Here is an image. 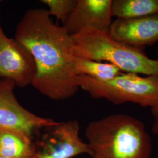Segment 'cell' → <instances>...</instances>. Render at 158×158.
Segmentation results:
<instances>
[{
	"label": "cell",
	"mask_w": 158,
	"mask_h": 158,
	"mask_svg": "<svg viewBox=\"0 0 158 158\" xmlns=\"http://www.w3.org/2000/svg\"><path fill=\"white\" fill-rule=\"evenodd\" d=\"M14 39L33 57L36 73L32 85L36 90L55 101L67 100L77 93L72 36L53 21L48 10L25 12L17 24Z\"/></svg>",
	"instance_id": "1"
},
{
	"label": "cell",
	"mask_w": 158,
	"mask_h": 158,
	"mask_svg": "<svg viewBox=\"0 0 158 158\" xmlns=\"http://www.w3.org/2000/svg\"><path fill=\"white\" fill-rule=\"evenodd\" d=\"M92 158H150L151 136L141 120L114 114L93 121L85 130Z\"/></svg>",
	"instance_id": "2"
},
{
	"label": "cell",
	"mask_w": 158,
	"mask_h": 158,
	"mask_svg": "<svg viewBox=\"0 0 158 158\" xmlns=\"http://www.w3.org/2000/svg\"><path fill=\"white\" fill-rule=\"evenodd\" d=\"M71 36L74 56L110 63L125 73L158 76V60L148 56L144 48L115 39L109 31L87 28Z\"/></svg>",
	"instance_id": "3"
},
{
	"label": "cell",
	"mask_w": 158,
	"mask_h": 158,
	"mask_svg": "<svg viewBox=\"0 0 158 158\" xmlns=\"http://www.w3.org/2000/svg\"><path fill=\"white\" fill-rule=\"evenodd\" d=\"M79 88L91 97L106 99L119 105L130 102L152 108L158 102V76L142 77L133 73H121L113 79L100 80L80 76Z\"/></svg>",
	"instance_id": "4"
},
{
	"label": "cell",
	"mask_w": 158,
	"mask_h": 158,
	"mask_svg": "<svg viewBox=\"0 0 158 158\" xmlns=\"http://www.w3.org/2000/svg\"><path fill=\"white\" fill-rule=\"evenodd\" d=\"M15 87L11 80H0V131L15 132L33 139L36 131L58 124L23 107L14 94Z\"/></svg>",
	"instance_id": "5"
},
{
	"label": "cell",
	"mask_w": 158,
	"mask_h": 158,
	"mask_svg": "<svg viewBox=\"0 0 158 158\" xmlns=\"http://www.w3.org/2000/svg\"><path fill=\"white\" fill-rule=\"evenodd\" d=\"M47 132L35 145V158H72L80 154L90 155L87 143L80 137L77 120L59 122L46 128Z\"/></svg>",
	"instance_id": "6"
},
{
	"label": "cell",
	"mask_w": 158,
	"mask_h": 158,
	"mask_svg": "<svg viewBox=\"0 0 158 158\" xmlns=\"http://www.w3.org/2000/svg\"><path fill=\"white\" fill-rule=\"evenodd\" d=\"M35 73L33 57L27 48L6 35L0 15V78L11 80L15 86L23 88L32 84Z\"/></svg>",
	"instance_id": "7"
},
{
	"label": "cell",
	"mask_w": 158,
	"mask_h": 158,
	"mask_svg": "<svg viewBox=\"0 0 158 158\" xmlns=\"http://www.w3.org/2000/svg\"><path fill=\"white\" fill-rule=\"evenodd\" d=\"M112 2L113 0H77L63 27L70 35L87 28L109 31L113 23Z\"/></svg>",
	"instance_id": "8"
},
{
	"label": "cell",
	"mask_w": 158,
	"mask_h": 158,
	"mask_svg": "<svg viewBox=\"0 0 158 158\" xmlns=\"http://www.w3.org/2000/svg\"><path fill=\"white\" fill-rule=\"evenodd\" d=\"M109 32L115 39L144 48L158 43V12L132 19H116Z\"/></svg>",
	"instance_id": "9"
},
{
	"label": "cell",
	"mask_w": 158,
	"mask_h": 158,
	"mask_svg": "<svg viewBox=\"0 0 158 158\" xmlns=\"http://www.w3.org/2000/svg\"><path fill=\"white\" fill-rule=\"evenodd\" d=\"M0 156L8 158L35 157L33 139L8 131H0Z\"/></svg>",
	"instance_id": "10"
},
{
	"label": "cell",
	"mask_w": 158,
	"mask_h": 158,
	"mask_svg": "<svg viewBox=\"0 0 158 158\" xmlns=\"http://www.w3.org/2000/svg\"><path fill=\"white\" fill-rule=\"evenodd\" d=\"M158 12V0H113L112 14L117 19H132Z\"/></svg>",
	"instance_id": "11"
},
{
	"label": "cell",
	"mask_w": 158,
	"mask_h": 158,
	"mask_svg": "<svg viewBox=\"0 0 158 158\" xmlns=\"http://www.w3.org/2000/svg\"><path fill=\"white\" fill-rule=\"evenodd\" d=\"M74 64L77 76H83L100 80L113 79L122 72L112 64L79 57L74 56Z\"/></svg>",
	"instance_id": "12"
},
{
	"label": "cell",
	"mask_w": 158,
	"mask_h": 158,
	"mask_svg": "<svg viewBox=\"0 0 158 158\" xmlns=\"http://www.w3.org/2000/svg\"><path fill=\"white\" fill-rule=\"evenodd\" d=\"M40 2L48 7V11L51 17H56L64 25L73 11L77 0H41Z\"/></svg>",
	"instance_id": "13"
},
{
	"label": "cell",
	"mask_w": 158,
	"mask_h": 158,
	"mask_svg": "<svg viewBox=\"0 0 158 158\" xmlns=\"http://www.w3.org/2000/svg\"><path fill=\"white\" fill-rule=\"evenodd\" d=\"M152 130L153 132H154L155 134H158V118H155L153 123Z\"/></svg>",
	"instance_id": "14"
},
{
	"label": "cell",
	"mask_w": 158,
	"mask_h": 158,
	"mask_svg": "<svg viewBox=\"0 0 158 158\" xmlns=\"http://www.w3.org/2000/svg\"><path fill=\"white\" fill-rule=\"evenodd\" d=\"M151 113L155 118H158V102L152 108H151Z\"/></svg>",
	"instance_id": "15"
},
{
	"label": "cell",
	"mask_w": 158,
	"mask_h": 158,
	"mask_svg": "<svg viewBox=\"0 0 158 158\" xmlns=\"http://www.w3.org/2000/svg\"><path fill=\"white\" fill-rule=\"evenodd\" d=\"M0 158H6V157H4V156H0Z\"/></svg>",
	"instance_id": "16"
},
{
	"label": "cell",
	"mask_w": 158,
	"mask_h": 158,
	"mask_svg": "<svg viewBox=\"0 0 158 158\" xmlns=\"http://www.w3.org/2000/svg\"></svg>",
	"instance_id": "17"
},
{
	"label": "cell",
	"mask_w": 158,
	"mask_h": 158,
	"mask_svg": "<svg viewBox=\"0 0 158 158\" xmlns=\"http://www.w3.org/2000/svg\"><path fill=\"white\" fill-rule=\"evenodd\" d=\"M0 2H1V1H0Z\"/></svg>",
	"instance_id": "18"
}]
</instances>
